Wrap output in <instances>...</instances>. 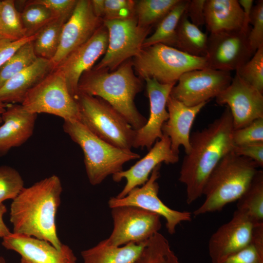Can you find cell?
Segmentation results:
<instances>
[{"mask_svg": "<svg viewBox=\"0 0 263 263\" xmlns=\"http://www.w3.org/2000/svg\"><path fill=\"white\" fill-rule=\"evenodd\" d=\"M232 117L226 107L219 117L190 136V149L181 165L179 180L186 187V202L202 196L205 184L217 164L234 147Z\"/></svg>", "mask_w": 263, "mask_h": 263, "instance_id": "1", "label": "cell"}, {"mask_svg": "<svg viewBox=\"0 0 263 263\" xmlns=\"http://www.w3.org/2000/svg\"><path fill=\"white\" fill-rule=\"evenodd\" d=\"M62 191L56 175L24 187L11 204L13 233L47 241L60 249L62 244L57 236L56 217Z\"/></svg>", "mask_w": 263, "mask_h": 263, "instance_id": "2", "label": "cell"}, {"mask_svg": "<svg viewBox=\"0 0 263 263\" xmlns=\"http://www.w3.org/2000/svg\"><path fill=\"white\" fill-rule=\"evenodd\" d=\"M141 79L136 76L132 61L128 60L114 71L84 73L78 85V94L102 98L126 119L134 130L143 127L147 119L137 109L134 100L143 89Z\"/></svg>", "mask_w": 263, "mask_h": 263, "instance_id": "3", "label": "cell"}, {"mask_svg": "<svg viewBox=\"0 0 263 263\" xmlns=\"http://www.w3.org/2000/svg\"><path fill=\"white\" fill-rule=\"evenodd\" d=\"M252 160L232 151L225 155L208 176L203 188L204 203L194 211L198 216L222 210L237 201L258 170Z\"/></svg>", "mask_w": 263, "mask_h": 263, "instance_id": "4", "label": "cell"}, {"mask_svg": "<svg viewBox=\"0 0 263 263\" xmlns=\"http://www.w3.org/2000/svg\"><path fill=\"white\" fill-rule=\"evenodd\" d=\"M63 129L82 149L87 175L93 186L100 184L108 176L123 170L126 162L140 157L131 150L120 149L107 143L79 121H64Z\"/></svg>", "mask_w": 263, "mask_h": 263, "instance_id": "5", "label": "cell"}, {"mask_svg": "<svg viewBox=\"0 0 263 263\" xmlns=\"http://www.w3.org/2000/svg\"><path fill=\"white\" fill-rule=\"evenodd\" d=\"M132 61L141 79L152 78L162 84H176L185 73L208 68L206 57L191 56L161 43L143 48Z\"/></svg>", "mask_w": 263, "mask_h": 263, "instance_id": "6", "label": "cell"}, {"mask_svg": "<svg viewBox=\"0 0 263 263\" xmlns=\"http://www.w3.org/2000/svg\"><path fill=\"white\" fill-rule=\"evenodd\" d=\"M79 121L92 133L117 148L131 150L136 131L111 105L102 98L78 94Z\"/></svg>", "mask_w": 263, "mask_h": 263, "instance_id": "7", "label": "cell"}, {"mask_svg": "<svg viewBox=\"0 0 263 263\" xmlns=\"http://www.w3.org/2000/svg\"><path fill=\"white\" fill-rule=\"evenodd\" d=\"M28 112L48 113L65 120L79 121L78 105L61 71L56 68L33 87L21 104Z\"/></svg>", "mask_w": 263, "mask_h": 263, "instance_id": "8", "label": "cell"}, {"mask_svg": "<svg viewBox=\"0 0 263 263\" xmlns=\"http://www.w3.org/2000/svg\"><path fill=\"white\" fill-rule=\"evenodd\" d=\"M108 34V46L101 60L92 69L112 72L142 49L143 43L151 28L138 24L135 16L124 19L103 20Z\"/></svg>", "mask_w": 263, "mask_h": 263, "instance_id": "9", "label": "cell"}, {"mask_svg": "<svg viewBox=\"0 0 263 263\" xmlns=\"http://www.w3.org/2000/svg\"><path fill=\"white\" fill-rule=\"evenodd\" d=\"M113 230L107 242L115 246L130 243H140L149 240L161 227V216L133 206L111 208Z\"/></svg>", "mask_w": 263, "mask_h": 263, "instance_id": "10", "label": "cell"}, {"mask_svg": "<svg viewBox=\"0 0 263 263\" xmlns=\"http://www.w3.org/2000/svg\"><path fill=\"white\" fill-rule=\"evenodd\" d=\"M232 77L229 72L209 68L189 71L181 75L170 95L187 106H196L216 97L229 85Z\"/></svg>", "mask_w": 263, "mask_h": 263, "instance_id": "11", "label": "cell"}, {"mask_svg": "<svg viewBox=\"0 0 263 263\" xmlns=\"http://www.w3.org/2000/svg\"><path fill=\"white\" fill-rule=\"evenodd\" d=\"M161 166L160 164L153 169L148 180L142 187L134 188L124 197L111 198L108 205L111 208L133 206L157 214L165 218L167 231L173 234L179 224L191 220V214L169 208L158 197L159 187L157 180L160 177Z\"/></svg>", "mask_w": 263, "mask_h": 263, "instance_id": "12", "label": "cell"}, {"mask_svg": "<svg viewBox=\"0 0 263 263\" xmlns=\"http://www.w3.org/2000/svg\"><path fill=\"white\" fill-rule=\"evenodd\" d=\"M249 30L210 33L206 56L208 68L230 72L249 60L253 56L248 41Z\"/></svg>", "mask_w": 263, "mask_h": 263, "instance_id": "13", "label": "cell"}, {"mask_svg": "<svg viewBox=\"0 0 263 263\" xmlns=\"http://www.w3.org/2000/svg\"><path fill=\"white\" fill-rule=\"evenodd\" d=\"M217 103L226 105L231 113L234 130L263 118V94L236 73L229 85L216 97Z\"/></svg>", "mask_w": 263, "mask_h": 263, "instance_id": "14", "label": "cell"}, {"mask_svg": "<svg viewBox=\"0 0 263 263\" xmlns=\"http://www.w3.org/2000/svg\"><path fill=\"white\" fill-rule=\"evenodd\" d=\"M102 24L103 19L94 14L90 0H77L72 14L62 26L58 49L51 60L54 68L86 42Z\"/></svg>", "mask_w": 263, "mask_h": 263, "instance_id": "15", "label": "cell"}, {"mask_svg": "<svg viewBox=\"0 0 263 263\" xmlns=\"http://www.w3.org/2000/svg\"><path fill=\"white\" fill-rule=\"evenodd\" d=\"M108 41V31L102 24L86 42L73 51L57 67L62 72L69 91L75 99L81 76L92 69L95 62L105 54Z\"/></svg>", "mask_w": 263, "mask_h": 263, "instance_id": "16", "label": "cell"}, {"mask_svg": "<svg viewBox=\"0 0 263 263\" xmlns=\"http://www.w3.org/2000/svg\"><path fill=\"white\" fill-rule=\"evenodd\" d=\"M256 224L236 209L230 220L221 225L210 238L208 252L211 262L220 263L248 245Z\"/></svg>", "mask_w": 263, "mask_h": 263, "instance_id": "17", "label": "cell"}, {"mask_svg": "<svg viewBox=\"0 0 263 263\" xmlns=\"http://www.w3.org/2000/svg\"><path fill=\"white\" fill-rule=\"evenodd\" d=\"M144 80L150 101V116L145 125L135 130L132 147L150 149L156 140L163 136L162 128L169 118L167 102L175 84H162L152 78Z\"/></svg>", "mask_w": 263, "mask_h": 263, "instance_id": "18", "label": "cell"}, {"mask_svg": "<svg viewBox=\"0 0 263 263\" xmlns=\"http://www.w3.org/2000/svg\"><path fill=\"white\" fill-rule=\"evenodd\" d=\"M2 239L4 247L20 256L19 263H76L72 249L63 244L57 249L47 241L13 232Z\"/></svg>", "mask_w": 263, "mask_h": 263, "instance_id": "19", "label": "cell"}, {"mask_svg": "<svg viewBox=\"0 0 263 263\" xmlns=\"http://www.w3.org/2000/svg\"><path fill=\"white\" fill-rule=\"evenodd\" d=\"M179 158V155L173 152L171 149L169 137L163 134L162 137L156 141L143 158L129 169L113 175V179L115 182H119L124 178L126 180L125 186L116 197H124L134 188L143 185L157 166L162 163L175 164L178 161Z\"/></svg>", "mask_w": 263, "mask_h": 263, "instance_id": "20", "label": "cell"}, {"mask_svg": "<svg viewBox=\"0 0 263 263\" xmlns=\"http://www.w3.org/2000/svg\"><path fill=\"white\" fill-rule=\"evenodd\" d=\"M207 102L188 106L169 96L167 102L169 118L162 128L163 134L168 136L173 152L178 154L179 148L183 146L186 154L190 149V131L193 122Z\"/></svg>", "mask_w": 263, "mask_h": 263, "instance_id": "21", "label": "cell"}, {"mask_svg": "<svg viewBox=\"0 0 263 263\" xmlns=\"http://www.w3.org/2000/svg\"><path fill=\"white\" fill-rule=\"evenodd\" d=\"M37 114L20 104H9L2 114L0 126V157L26 142L34 133Z\"/></svg>", "mask_w": 263, "mask_h": 263, "instance_id": "22", "label": "cell"}, {"mask_svg": "<svg viewBox=\"0 0 263 263\" xmlns=\"http://www.w3.org/2000/svg\"><path fill=\"white\" fill-rule=\"evenodd\" d=\"M54 69L51 60L38 57L0 88V101L7 104H21L27 93Z\"/></svg>", "mask_w": 263, "mask_h": 263, "instance_id": "23", "label": "cell"}, {"mask_svg": "<svg viewBox=\"0 0 263 263\" xmlns=\"http://www.w3.org/2000/svg\"><path fill=\"white\" fill-rule=\"evenodd\" d=\"M204 16L210 33L244 29V14L237 0H205Z\"/></svg>", "mask_w": 263, "mask_h": 263, "instance_id": "24", "label": "cell"}, {"mask_svg": "<svg viewBox=\"0 0 263 263\" xmlns=\"http://www.w3.org/2000/svg\"><path fill=\"white\" fill-rule=\"evenodd\" d=\"M148 241L115 246L109 244L105 239L82 251L81 254L83 263H133L140 256Z\"/></svg>", "mask_w": 263, "mask_h": 263, "instance_id": "25", "label": "cell"}, {"mask_svg": "<svg viewBox=\"0 0 263 263\" xmlns=\"http://www.w3.org/2000/svg\"><path fill=\"white\" fill-rule=\"evenodd\" d=\"M207 42V35L190 22L185 12L176 28L174 48L191 56L206 57Z\"/></svg>", "mask_w": 263, "mask_h": 263, "instance_id": "26", "label": "cell"}, {"mask_svg": "<svg viewBox=\"0 0 263 263\" xmlns=\"http://www.w3.org/2000/svg\"><path fill=\"white\" fill-rule=\"evenodd\" d=\"M238 211L255 223H263V171L258 170L249 185L237 201Z\"/></svg>", "mask_w": 263, "mask_h": 263, "instance_id": "27", "label": "cell"}, {"mask_svg": "<svg viewBox=\"0 0 263 263\" xmlns=\"http://www.w3.org/2000/svg\"><path fill=\"white\" fill-rule=\"evenodd\" d=\"M188 2V0H180L158 23L154 32L145 39L142 48L158 43L174 47L176 28L186 11Z\"/></svg>", "mask_w": 263, "mask_h": 263, "instance_id": "28", "label": "cell"}, {"mask_svg": "<svg viewBox=\"0 0 263 263\" xmlns=\"http://www.w3.org/2000/svg\"><path fill=\"white\" fill-rule=\"evenodd\" d=\"M180 0H140L136 1L135 16L139 26L151 28L158 23Z\"/></svg>", "mask_w": 263, "mask_h": 263, "instance_id": "29", "label": "cell"}, {"mask_svg": "<svg viewBox=\"0 0 263 263\" xmlns=\"http://www.w3.org/2000/svg\"><path fill=\"white\" fill-rule=\"evenodd\" d=\"M62 18L53 20L38 32L33 41L38 57L51 60L58 49L62 26L66 21Z\"/></svg>", "mask_w": 263, "mask_h": 263, "instance_id": "30", "label": "cell"}, {"mask_svg": "<svg viewBox=\"0 0 263 263\" xmlns=\"http://www.w3.org/2000/svg\"><path fill=\"white\" fill-rule=\"evenodd\" d=\"M26 36L20 12L13 0H0V38L17 40Z\"/></svg>", "mask_w": 263, "mask_h": 263, "instance_id": "31", "label": "cell"}, {"mask_svg": "<svg viewBox=\"0 0 263 263\" xmlns=\"http://www.w3.org/2000/svg\"><path fill=\"white\" fill-rule=\"evenodd\" d=\"M33 41L21 46L0 69V88L14 75L32 65L38 58Z\"/></svg>", "mask_w": 263, "mask_h": 263, "instance_id": "32", "label": "cell"}, {"mask_svg": "<svg viewBox=\"0 0 263 263\" xmlns=\"http://www.w3.org/2000/svg\"><path fill=\"white\" fill-rule=\"evenodd\" d=\"M220 263H263V223L255 225L248 245Z\"/></svg>", "mask_w": 263, "mask_h": 263, "instance_id": "33", "label": "cell"}, {"mask_svg": "<svg viewBox=\"0 0 263 263\" xmlns=\"http://www.w3.org/2000/svg\"><path fill=\"white\" fill-rule=\"evenodd\" d=\"M26 3L23 10L20 12L27 37L36 34L46 25L57 19L48 9L41 4L34 3L32 0Z\"/></svg>", "mask_w": 263, "mask_h": 263, "instance_id": "34", "label": "cell"}, {"mask_svg": "<svg viewBox=\"0 0 263 263\" xmlns=\"http://www.w3.org/2000/svg\"><path fill=\"white\" fill-rule=\"evenodd\" d=\"M133 263H181L169 243L162 238H153L146 245Z\"/></svg>", "mask_w": 263, "mask_h": 263, "instance_id": "35", "label": "cell"}, {"mask_svg": "<svg viewBox=\"0 0 263 263\" xmlns=\"http://www.w3.org/2000/svg\"><path fill=\"white\" fill-rule=\"evenodd\" d=\"M245 82L263 94V46L236 71Z\"/></svg>", "mask_w": 263, "mask_h": 263, "instance_id": "36", "label": "cell"}, {"mask_svg": "<svg viewBox=\"0 0 263 263\" xmlns=\"http://www.w3.org/2000/svg\"><path fill=\"white\" fill-rule=\"evenodd\" d=\"M24 188L23 179L17 169L8 165L0 166V204L14 199Z\"/></svg>", "mask_w": 263, "mask_h": 263, "instance_id": "37", "label": "cell"}, {"mask_svg": "<svg viewBox=\"0 0 263 263\" xmlns=\"http://www.w3.org/2000/svg\"><path fill=\"white\" fill-rule=\"evenodd\" d=\"M250 28L248 34L249 45L253 54L263 46V0L253 6L250 18Z\"/></svg>", "mask_w": 263, "mask_h": 263, "instance_id": "38", "label": "cell"}, {"mask_svg": "<svg viewBox=\"0 0 263 263\" xmlns=\"http://www.w3.org/2000/svg\"><path fill=\"white\" fill-rule=\"evenodd\" d=\"M135 3L132 0H104L103 20L124 19L135 16Z\"/></svg>", "mask_w": 263, "mask_h": 263, "instance_id": "39", "label": "cell"}, {"mask_svg": "<svg viewBox=\"0 0 263 263\" xmlns=\"http://www.w3.org/2000/svg\"><path fill=\"white\" fill-rule=\"evenodd\" d=\"M232 137L234 146L263 142V118L256 119L245 127L234 130Z\"/></svg>", "mask_w": 263, "mask_h": 263, "instance_id": "40", "label": "cell"}, {"mask_svg": "<svg viewBox=\"0 0 263 263\" xmlns=\"http://www.w3.org/2000/svg\"><path fill=\"white\" fill-rule=\"evenodd\" d=\"M48 9L56 18L67 20L72 14L77 0H34Z\"/></svg>", "mask_w": 263, "mask_h": 263, "instance_id": "41", "label": "cell"}, {"mask_svg": "<svg viewBox=\"0 0 263 263\" xmlns=\"http://www.w3.org/2000/svg\"><path fill=\"white\" fill-rule=\"evenodd\" d=\"M38 33L15 41L0 38V69L21 46L34 41Z\"/></svg>", "mask_w": 263, "mask_h": 263, "instance_id": "42", "label": "cell"}, {"mask_svg": "<svg viewBox=\"0 0 263 263\" xmlns=\"http://www.w3.org/2000/svg\"><path fill=\"white\" fill-rule=\"evenodd\" d=\"M236 154L254 161L259 166L263 167V142L234 146L232 150Z\"/></svg>", "mask_w": 263, "mask_h": 263, "instance_id": "43", "label": "cell"}, {"mask_svg": "<svg viewBox=\"0 0 263 263\" xmlns=\"http://www.w3.org/2000/svg\"><path fill=\"white\" fill-rule=\"evenodd\" d=\"M205 0H188L186 14L190 22L199 27L205 24L204 5Z\"/></svg>", "mask_w": 263, "mask_h": 263, "instance_id": "44", "label": "cell"}, {"mask_svg": "<svg viewBox=\"0 0 263 263\" xmlns=\"http://www.w3.org/2000/svg\"><path fill=\"white\" fill-rule=\"evenodd\" d=\"M238 2L244 14V29L248 30L250 28V18L253 7L254 1L253 0H239Z\"/></svg>", "mask_w": 263, "mask_h": 263, "instance_id": "45", "label": "cell"}, {"mask_svg": "<svg viewBox=\"0 0 263 263\" xmlns=\"http://www.w3.org/2000/svg\"><path fill=\"white\" fill-rule=\"evenodd\" d=\"M7 211V208L4 204H0V238H3L9 235L11 232L5 224L3 217Z\"/></svg>", "mask_w": 263, "mask_h": 263, "instance_id": "46", "label": "cell"}, {"mask_svg": "<svg viewBox=\"0 0 263 263\" xmlns=\"http://www.w3.org/2000/svg\"><path fill=\"white\" fill-rule=\"evenodd\" d=\"M91 2L95 16L103 19L104 12V0H91Z\"/></svg>", "mask_w": 263, "mask_h": 263, "instance_id": "47", "label": "cell"}, {"mask_svg": "<svg viewBox=\"0 0 263 263\" xmlns=\"http://www.w3.org/2000/svg\"><path fill=\"white\" fill-rule=\"evenodd\" d=\"M8 104H5L0 101V124L2 123V120L1 118L2 114L5 111Z\"/></svg>", "mask_w": 263, "mask_h": 263, "instance_id": "48", "label": "cell"}, {"mask_svg": "<svg viewBox=\"0 0 263 263\" xmlns=\"http://www.w3.org/2000/svg\"><path fill=\"white\" fill-rule=\"evenodd\" d=\"M0 263H6L5 259L2 256H0Z\"/></svg>", "mask_w": 263, "mask_h": 263, "instance_id": "49", "label": "cell"}]
</instances>
